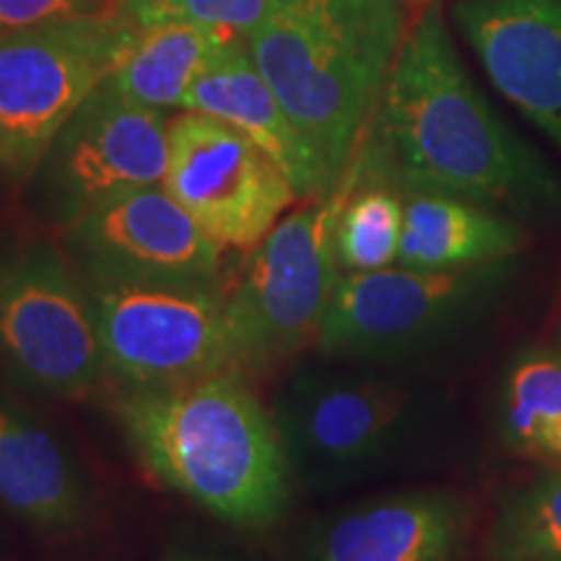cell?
I'll return each mask as SVG.
<instances>
[{
    "label": "cell",
    "instance_id": "20",
    "mask_svg": "<svg viewBox=\"0 0 561 561\" xmlns=\"http://www.w3.org/2000/svg\"><path fill=\"white\" fill-rule=\"evenodd\" d=\"M483 549L489 561H561V468L500 496Z\"/></svg>",
    "mask_w": 561,
    "mask_h": 561
},
{
    "label": "cell",
    "instance_id": "3",
    "mask_svg": "<svg viewBox=\"0 0 561 561\" xmlns=\"http://www.w3.org/2000/svg\"><path fill=\"white\" fill-rule=\"evenodd\" d=\"M405 39L401 0H284L248 37L280 107L341 185Z\"/></svg>",
    "mask_w": 561,
    "mask_h": 561
},
{
    "label": "cell",
    "instance_id": "5",
    "mask_svg": "<svg viewBox=\"0 0 561 561\" xmlns=\"http://www.w3.org/2000/svg\"><path fill=\"white\" fill-rule=\"evenodd\" d=\"M515 257L460 271L343 273L322 320L320 356L341 364H392L455 339L494 305Z\"/></svg>",
    "mask_w": 561,
    "mask_h": 561
},
{
    "label": "cell",
    "instance_id": "13",
    "mask_svg": "<svg viewBox=\"0 0 561 561\" xmlns=\"http://www.w3.org/2000/svg\"><path fill=\"white\" fill-rule=\"evenodd\" d=\"M479 507L455 489H413L312 525L305 561H471Z\"/></svg>",
    "mask_w": 561,
    "mask_h": 561
},
{
    "label": "cell",
    "instance_id": "23",
    "mask_svg": "<svg viewBox=\"0 0 561 561\" xmlns=\"http://www.w3.org/2000/svg\"><path fill=\"white\" fill-rule=\"evenodd\" d=\"M117 9L115 0H0V34Z\"/></svg>",
    "mask_w": 561,
    "mask_h": 561
},
{
    "label": "cell",
    "instance_id": "11",
    "mask_svg": "<svg viewBox=\"0 0 561 561\" xmlns=\"http://www.w3.org/2000/svg\"><path fill=\"white\" fill-rule=\"evenodd\" d=\"M161 187L224 250H252L301 203L291 180L231 125L182 110L170 121Z\"/></svg>",
    "mask_w": 561,
    "mask_h": 561
},
{
    "label": "cell",
    "instance_id": "6",
    "mask_svg": "<svg viewBox=\"0 0 561 561\" xmlns=\"http://www.w3.org/2000/svg\"><path fill=\"white\" fill-rule=\"evenodd\" d=\"M136 34L121 9L0 34V182H30L58 130Z\"/></svg>",
    "mask_w": 561,
    "mask_h": 561
},
{
    "label": "cell",
    "instance_id": "10",
    "mask_svg": "<svg viewBox=\"0 0 561 561\" xmlns=\"http://www.w3.org/2000/svg\"><path fill=\"white\" fill-rule=\"evenodd\" d=\"M167 112L130 102L104 79L47 146L30 187L37 214L66 229L89 210L161 185L170 157Z\"/></svg>",
    "mask_w": 561,
    "mask_h": 561
},
{
    "label": "cell",
    "instance_id": "2",
    "mask_svg": "<svg viewBox=\"0 0 561 561\" xmlns=\"http://www.w3.org/2000/svg\"><path fill=\"white\" fill-rule=\"evenodd\" d=\"M112 416L146 473L216 520L268 530L291 507L294 473L250 375L221 369L164 390H117Z\"/></svg>",
    "mask_w": 561,
    "mask_h": 561
},
{
    "label": "cell",
    "instance_id": "14",
    "mask_svg": "<svg viewBox=\"0 0 561 561\" xmlns=\"http://www.w3.org/2000/svg\"><path fill=\"white\" fill-rule=\"evenodd\" d=\"M453 16L504 100L561 149V0H460Z\"/></svg>",
    "mask_w": 561,
    "mask_h": 561
},
{
    "label": "cell",
    "instance_id": "19",
    "mask_svg": "<svg viewBox=\"0 0 561 561\" xmlns=\"http://www.w3.org/2000/svg\"><path fill=\"white\" fill-rule=\"evenodd\" d=\"M502 437L517 453L561 468V354L533 348L512 362L500 392Z\"/></svg>",
    "mask_w": 561,
    "mask_h": 561
},
{
    "label": "cell",
    "instance_id": "16",
    "mask_svg": "<svg viewBox=\"0 0 561 561\" xmlns=\"http://www.w3.org/2000/svg\"><path fill=\"white\" fill-rule=\"evenodd\" d=\"M182 110L201 112L244 133L291 180L301 201L339 191L318 151L297 130L268 81L255 68L248 42L221 50L187 89Z\"/></svg>",
    "mask_w": 561,
    "mask_h": 561
},
{
    "label": "cell",
    "instance_id": "24",
    "mask_svg": "<svg viewBox=\"0 0 561 561\" xmlns=\"http://www.w3.org/2000/svg\"><path fill=\"white\" fill-rule=\"evenodd\" d=\"M164 561H224L219 557H214V553H206V551H195V549H174L170 557Z\"/></svg>",
    "mask_w": 561,
    "mask_h": 561
},
{
    "label": "cell",
    "instance_id": "4",
    "mask_svg": "<svg viewBox=\"0 0 561 561\" xmlns=\"http://www.w3.org/2000/svg\"><path fill=\"white\" fill-rule=\"evenodd\" d=\"M356 182L354 164L339 191L305 201L250 250L234 289H227L231 369L265 375L318 343L341 280L333 229Z\"/></svg>",
    "mask_w": 561,
    "mask_h": 561
},
{
    "label": "cell",
    "instance_id": "26",
    "mask_svg": "<svg viewBox=\"0 0 561 561\" xmlns=\"http://www.w3.org/2000/svg\"><path fill=\"white\" fill-rule=\"evenodd\" d=\"M559 354H561V333H559Z\"/></svg>",
    "mask_w": 561,
    "mask_h": 561
},
{
    "label": "cell",
    "instance_id": "12",
    "mask_svg": "<svg viewBox=\"0 0 561 561\" xmlns=\"http://www.w3.org/2000/svg\"><path fill=\"white\" fill-rule=\"evenodd\" d=\"M60 234L89 280L224 286V248L161 185L104 203Z\"/></svg>",
    "mask_w": 561,
    "mask_h": 561
},
{
    "label": "cell",
    "instance_id": "17",
    "mask_svg": "<svg viewBox=\"0 0 561 561\" xmlns=\"http://www.w3.org/2000/svg\"><path fill=\"white\" fill-rule=\"evenodd\" d=\"M528 244L523 221L439 193H409L398 263L416 271H460L517 257Z\"/></svg>",
    "mask_w": 561,
    "mask_h": 561
},
{
    "label": "cell",
    "instance_id": "22",
    "mask_svg": "<svg viewBox=\"0 0 561 561\" xmlns=\"http://www.w3.org/2000/svg\"><path fill=\"white\" fill-rule=\"evenodd\" d=\"M284 0H140L125 11L138 30L159 24H193L227 32L231 37H248Z\"/></svg>",
    "mask_w": 561,
    "mask_h": 561
},
{
    "label": "cell",
    "instance_id": "15",
    "mask_svg": "<svg viewBox=\"0 0 561 561\" xmlns=\"http://www.w3.org/2000/svg\"><path fill=\"white\" fill-rule=\"evenodd\" d=\"M0 510L42 538L87 528L94 491L66 442L32 411L0 398Z\"/></svg>",
    "mask_w": 561,
    "mask_h": 561
},
{
    "label": "cell",
    "instance_id": "18",
    "mask_svg": "<svg viewBox=\"0 0 561 561\" xmlns=\"http://www.w3.org/2000/svg\"><path fill=\"white\" fill-rule=\"evenodd\" d=\"M244 42L227 32L193 24H159L138 30L128 53L107 79L121 94L144 107L182 110L198 73L229 45Z\"/></svg>",
    "mask_w": 561,
    "mask_h": 561
},
{
    "label": "cell",
    "instance_id": "27",
    "mask_svg": "<svg viewBox=\"0 0 561 561\" xmlns=\"http://www.w3.org/2000/svg\"><path fill=\"white\" fill-rule=\"evenodd\" d=\"M421 3H434V0H421Z\"/></svg>",
    "mask_w": 561,
    "mask_h": 561
},
{
    "label": "cell",
    "instance_id": "1",
    "mask_svg": "<svg viewBox=\"0 0 561 561\" xmlns=\"http://www.w3.org/2000/svg\"><path fill=\"white\" fill-rule=\"evenodd\" d=\"M369 130L356 157L405 193L453 195L517 221L561 214V182L468 79L437 3L405 32Z\"/></svg>",
    "mask_w": 561,
    "mask_h": 561
},
{
    "label": "cell",
    "instance_id": "8",
    "mask_svg": "<svg viewBox=\"0 0 561 561\" xmlns=\"http://www.w3.org/2000/svg\"><path fill=\"white\" fill-rule=\"evenodd\" d=\"M0 364L24 388L83 398L107 385L94 301L66 250H0Z\"/></svg>",
    "mask_w": 561,
    "mask_h": 561
},
{
    "label": "cell",
    "instance_id": "9",
    "mask_svg": "<svg viewBox=\"0 0 561 561\" xmlns=\"http://www.w3.org/2000/svg\"><path fill=\"white\" fill-rule=\"evenodd\" d=\"M83 280L117 390H164L231 369L227 286Z\"/></svg>",
    "mask_w": 561,
    "mask_h": 561
},
{
    "label": "cell",
    "instance_id": "25",
    "mask_svg": "<svg viewBox=\"0 0 561 561\" xmlns=\"http://www.w3.org/2000/svg\"><path fill=\"white\" fill-rule=\"evenodd\" d=\"M136 3H140V0H115V5H117V9H121L123 13L130 11Z\"/></svg>",
    "mask_w": 561,
    "mask_h": 561
},
{
    "label": "cell",
    "instance_id": "21",
    "mask_svg": "<svg viewBox=\"0 0 561 561\" xmlns=\"http://www.w3.org/2000/svg\"><path fill=\"white\" fill-rule=\"evenodd\" d=\"M356 182L346 195L333 229V250L341 273L382 271L398 263L403 234V201L388 187L364 185L354 161Z\"/></svg>",
    "mask_w": 561,
    "mask_h": 561
},
{
    "label": "cell",
    "instance_id": "7",
    "mask_svg": "<svg viewBox=\"0 0 561 561\" xmlns=\"http://www.w3.org/2000/svg\"><path fill=\"white\" fill-rule=\"evenodd\" d=\"M419 396L380 377L301 369L271 403L294 481L335 491L392 460L416 430Z\"/></svg>",
    "mask_w": 561,
    "mask_h": 561
}]
</instances>
